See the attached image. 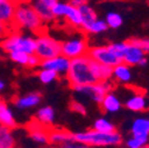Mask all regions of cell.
Instances as JSON below:
<instances>
[{"label":"cell","mask_w":149,"mask_h":148,"mask_svg":"<svg viewBox=\"0 0 149 148\" xmlns=\"http://www.w3.org/2000/svg\"><path fill=\"white\" fill-rule=\"evenodd\" d=\"M91 57L89 54L70 59V66L66 72V80L72 88L94 84L97 82L91 68Z\"/></svg>","instance_id":"1"},{"label":"cell","mask_w":149,"mask_h":148,"mask_svg":"<svg viewBox=\"0 0 149 148\" xmlns=\"http://www.w3.org/2000/svg\"><path fill=\"white\" fill-rule=\"evenodd\" d=\"M43 22L29 1L15 5L12 29L27 30L34 33L43 32Z\"/></svg>","instance_id":"2"},{"label":"cell","mask_w":149,"mask_h":148,"mask_svg":"<svg viewBox=\"0 0 149 148\" xmlns=\"http://www.w3.org/2000/svg\"><path fill=\"white\" fill-rule=\"evenodd\" d=\"M73 140L86 145L88 147H107L120 145L122 142V135L116 131L111 133H102L95 129H90L86 132L74 133Z\"/></svg>","instance_id":"3"},{"label":"cell","mask_w":149,"mask_h":148,"mask_svg":"<svg viewBox=\"0 0 149 148\" xmlns=\"http://www.w3.org/2000/svg\"><path fill=\"white\" fill-rule=\"evenodd\" d=\"M0 46L5 52L12 51H23L29 54L34 53L36 51V39L30 36H24L17 31H11L0 43Z\"/></svg>","instance_id":"4"},{"label":"cell","mask_w":149,"mask_h":148,"mask_svg":"<svg viewBox=\"0 0 149 148\" xmlns=\"http://www.w3.org/2000/svg\"><path fill=\"white\" fill-rule=\"evenodd\" d=\"M34 54L40 61L57 57L62 54V43L43 31L37 34Z\"/></svg>","instance_id":"5"},{"label":"cell","mask_w":149,"mask_h":148,"mask_svg":"<svg viewBox=\"0 0 149 148\" xmlns=\"http://www.w3.org/2000/svg\"><path fill=\"white\" fill-rule=\"evenodd\" d=\"M111 89H113V84H111V82L109 80L96 82L94 84H88V85L73 88L74 91H77V92H79V94L89 97L90 100H92L94 102H96L98 104H101L104 96L108 94V92L111 91Z\"/></svg>","instance_id":"6"},{"label":"cell","mask_w":149,"mask_h":148,"mask_svg":"<svg viewBox=\"0 0 149 148\" xmlns=\"http://www.w3.org/2000/svg\"><path fill=\"white\" fill-rule=\"evenodd\" d=\"M89 51V45L84 36L73 37L62 43V54L69 59L84 56Z\"/></svg>","instance_id":"7"},{"label":"cell","mask_w":149,"mask_h":148,"mask_svg":"<svg viewBox=\"0 0 149 148\" xmlns=\"http://www.w3.org/2000/svg\"><path fill=\"white\" fill-rule=\"evenodd\" d=\"M88 54L94 61H96L101 64L111 66V68H114L115 65L122 63V59L113 51L110 44L109 45H103V46L89 47Z\"/></svg>","instance_id":"8"},{"label":"cell","mask_w":149,"mask_h":148,"mask_svg":"<svg viewBox=\"0 0 149 148\" xmlns=\"http://www.w3.org/2000/svg\"><path fill=\"white\" fill-rule=\"evenodd\" d=\"M52 13L54 18H65V20L74 27H81V13L77 7H73L70 4L57 1L52 6Z\"/></svg>","instance_id":"9"},{"label":"cell","mask_w":149,"mask_h":148,"mask_svg":"<svg viewBox=\"0 0 149 148\" xmlns=\"http://www.w3.org/2000/svg\"><path fill=\"white\" fill-rule=\"evenodd\" d=\"M39 66H42V69H49V70L57 72L58 76L59 75H66L69 66H70V59L64 57L63 54H59L57 57L42 61Z\"/></svg>","instance_id":"10"},{"label":"cell","mask_w":149,"mask_h":148,"mask_svg":"<svg viewBox=\"0 0 149 148\" xmlns=\"http://www.w3.org/2000/svg\"><path fill=\"white\" fill-rule=\"evenodd\" d=\"M29 132H30V136L33 141L42 143V145L49 143V129H46L45 126L40 124L37 120L30 122Z\"/></svg>","instance_id":"11"},{"label":"cell","mask_w":149,"mask_h":148,"mask_svg":"<svg viewBox=\"0 0 149 148\" xmlns=\"http://www.w3.org/2000/svg\"><path fill=\"white\" fill-rule=\"evenodd\" d=\"M128 43V42H127ZM144 51L141 49V47H137V46H134L132 44L127 45V49L124 51V54H123V63L129 65V66H133V65H139L140 61L142 58H144Z\"/></svg>","instance_id":"12"},{"label":"cell","mask_w":149,"mask_h":148,"mask_svg":"<svg viewBox=\"0 0 149 148\" xmlns=\"http://www.w3.org/2000/svg\"><path fill=\"white\" fill-rule=\"evenodd\" d=\"M31 6L34 8L36 13L39 15L43 23H51L54 20V15L52 13V7L47 6L46 4L38 1V0H29Z\"/></svg>","instance_id":"13"},{"label":"cell","mask_w":149,"mask_h":148,"mask_svg":"<svg viewBox=\"0 0 149 148\" xmlns=\"http://www.w3.org/2000/svg\"><path fill=\"white\" fill-rule=\"evenodd\" d=\"M78 10H79L81 19H82L81 29H82L84 32H88L90 25L97 19V14H96L95 10L92 8L91 6H89L88 4H85V5L81 6V7H78Z\"/></svg>","instance_id":"14"},{"label":"cell","mask_w":149,"mask_h":148,"mask_svg":"<svg viewBox=\"0 0 149 148\" xmlns=\"http://www.w3.org/2000/svg\"><path fill=\"white\" fill-rule=\"evenodd\" d=\"M40 101H42V95L39 92H31V94H27L25 96L18 97L17 100H14V104L19 109H30L38 105Z\"/></svg>","instance_id":"15"},{"label":"cell","mask_w":149,"mask_h":148,"mask_svg":"<svg viewBox=\"0 0 149 148\" xmlns=\"http://www.w3.org/2000/svg\"><path fill=\"white\" fill-rule=\"evenodd\" d=\"M0 126H5L7 128H15L17 123L13 116V113L8 108L7 103L0 97Z\"/></svg>","instance_id":"16"},{"label":"cell","mask_w":149,"mask_h":148,"mask_svg":"<svg viewBox=\"0 0 149 148\" xmlns=\"http://www.w3.org/2000/svg\"><path fill=\"white\" fill-rule=\"evenodd\" d=\"M14 10H15V4L12 3L11 0L0 3V22L12 27Z\"/></svg>","instance_id":"17"},{"label":"cell","mask_w":149,"mask_h":148,"mask_svg":"<svg viewBox=\"0 0 149 148\" xmlns=\"http://www.w3.org/2000/svg\"><path fill=\"white\" fill-rule=\"evenodd\" d=\"M91 68H92V72H94L97 82L108 81V80H110L111 77H113V68L111 66L101 64V63L92 59L91 61Z\"/></svg>","instance_id":"18"},{"label":"cell","mask_w":149,"mask_h":148,"mask_svg":"<svg viewBox=\"0 0 149 148\" xmlns=\"http://www.w3.org/2000/svg\"><path fill=\"white\" fill-rule=\"evenodd\" d=\"M73 140V134L65 129H51L49 131V143L61 146L64 142Z\"/></svg>","instance_id":"19"},{"label":"cell","mask_w":149,"mask_h":148,"mask_svg":"<svg viewBox=\"0 0 149 148\" xmlns=\"http://www.w3.org/2000/svg\"><path fill=\"white\" fill-rule=\"evenodd\" d=\"M125 107L132 110V112H143V110L148 108V101L144 95L135 94L127 100Z\"/></svg>","instance_id":"20"},{"label":"cell","mask_w":149,"mask_h":148,"mask_svg":"<svg viewBox=\"0 0 149 148\" xmlns=\"http://www.w3.org/2000/svg\"><path fill=\"white\" fill-rule=\"evenodd\" d=\"M101 107L107 113H116L121 109V101L114 92H108L101 102Z\"/></svg>","instance_id":"21"},{"label":"cell","mask_w":149,"mask_h":148,"mask_svg":"<svg viewBox=\"0 0 149 148\" xmlns=\"http://www.w3.org/2000/svg\"><path fill=\"white\" fill-rule=\"evenodd\" d=\"M113 77L121 83H128L132 80L133 75H132V70H130V66L124 64L123 62L115 65L113 68Z\"/></svg>","instance_id":"22"},{"label":"cell","mask_w":149,"mask_h":148,"mask_svg":"<svg viewBox=\"0 0 149 148\" xmlns=\"http://www.w3.org/2000/svg\"><path fill=\"white\" fill-rule=\"evenodd\" d=\"M36 120L43 126H51L54 122V110L51 107H43L40 108L36 115Z\"/></svg>","instance_id":"23"},{"label":"cell","mask_w":149,"mask_h":148,"mask_svg":"<svg viewBox=\"0 0 149 148\" xmlns=\"http://www.w3.org/2000/svg\"><path fill=\"white\" fill-rule=\"evenodd\" d=\"M15 141L12 135L11 128L0 126V148H14Z\"/></svg>","instance_id":"24"},{"label":"cell","mask_w":149,"mask_h":148,"mask_svg":"<svg viewBox=\"0 0 149 148\" xmlns=\"http://www.w3.org/2000/svg\"><path fill=\"white\" fill-rule=\"evenodd\" d=\"M133 134H146L149 135V119L139 117L132 124Z\"/></svg>","instance_id":"25"},{"label":"cell","mask_w":149,"mask_h":148,"mask_svg":"<svg viewBox=\"0 0 149 148\" xmlns=\"http://www.w3.org/2000/svg\"><path fill=\"white\" fill-rule=\"evenodd\" d=\"M149 135L146 134H133V136L128 139L127 147L128 148H141L144 145H148Z\"/></svg>","instance_id":"26"},{"label":"cell","mask_w":149,"mask_h":148,"mask_svg":"<svg viewBox=\"0 0 149 148\" xmlns=\"http://www.w3.org/2000/svg\"><path fill=\"white\" fill-rule=\"evenodd\" d=\"M95 131H98V132H102V133H111L116 131L115 129V126L113 124V122L109 121L108 119H104V117H101V119H97L94 123V128Z\"/></svg>","instance_id":"27"},{"label":"cell","mask_w":149,"mask_h":148,"mask_svg":"<svg viewBox=\"0 0 149 148\" xmlns=\"http://www.w3.org/2000/svg\"><path fill=\"white\" fill-rule=\"evenodd\" d=\"M104 20H105L109 29H118L123 24L122 15L120 13H116V12H109Z\"/></svg>","instance_id":"28"},{"label":"cell","mask_w":149,"mask_h":148,"mask_svg":"<svg viewBox=\"0 0 149 148\" xmlns=\"http://www.w3.org/2000/svg\"><path fill=\"white\" fill-rule=\"evenodd\" d=\"M38 77H39L42 83L49 84V83H52L53 81H56L58 78V73L52 71V70H49V69H42L38 72Z\"/></svg>","instance_id":"29"},{"label":"cell","mask_w":149,"mask_h":148,"mask_svg":"<svg viewBox=\"0 0 149 148\" xmlns=\"http://www.w3.org/2000/svg\"><path fill=\"white\" fill-rule=\"evenodd\" d=\"M29 57H30V54L26 53V52H23V51H12V52H10V58L13 62L20 64V65H26L27 66Z\"/></svg>","instance_id":"30"},{"label":"cell","mask_w":149,"mask_h":148,"mask_svg":"<svg viewBox=\"0 0 149 148\" xmlns=\"http://www.w3.org/2000/svg\"><path fill=\"white\" fill-rule=\"evenodd\" d=\"M108 29L109 27H108L105 20L104 19H98L97 18V19L90 25L88 32L89 33H102V32H105Z\"/></svg>","instance_id":"31"},{"label":"cell","mask_w":149,"mask_h":148,"mask_svg":"<svg viewBox=\"0 0 149 148\" xmlns=\"http://www.w3.org/2000/svg\"><path fill=\"white\" fill-rule=\"evenodd\" d=\"M70 109L72 110V112L77 113V114H81V115H85L86 114L85 105L79 101H72L71 104H70Z\"/></svg>","instance_id":"32"},{"label":"cell","mask_w":149,"mask_h":148,"mask_svg":"<svg viewBox=\"0 0 149 148\" xmlns=\"http://www.w3.org/2000/svg\"><path fill=\"white\" fill-rule=\"evenodd\" d=\"M59 148H90V147H88L86 145H83L81 142L74 141V140H71V141H68V142H64L63 145H61Z\"/></svg>","instance_id":"33"},{"label":"cell","mask_w":149,"mask_h":148,"mask_svg":"<svg viewBox=\"0 0 149 148\" xmlns=\"http://www.w3.org/2000/svg\"><path fill=\"white\" fill-rule=\"evenodd\" d=\"M40 59L36 56L34 53L30 54V57H29V63H27V66L29 68H36V66H39L40 65Z\"/></svg>","instance_id":"34"},{"label":"cell","mask_w":149,"mask_h":148,"mask_svg":"<svg viewBox=\"0 0 149 148\" xmlns=\"http://www.w3.org/2000/svg\"><path fill=\"white\" fill-rule=\"evenodd\" d=\"M10 29H12V27L0 22V38H4L5 36H7V34L11 32V30H10Z\"/></svg>","instance_id":"35"},{"label":"cell","mask_w":149,"mask_h":148,"mask_svg":"<svg viewBox=\"0 0 149 148\" xmlns=\"http://www.w3.org/2000/svg\"><path fill=\"white\" fill-rule=\"evenodd\" d=\"M70 5H72L73 7H81V6H83V5H85V4H88L86 3V0H70V3H69Z\"/></svg>","instance_id":"36"},{"label":"cell","mask_w":149,"mask_h":148,"mask_svg":"<svg viewBox=\"0 0 149 148\" xmlns=\"http://www.w3.org/2000/svg\"><path fill=\"white\" fill-rule=\"evenodd\" d=\"M141 49L144 52H149V38L141 39Z\"/></svg>","instance_id":"37"},{"label":"cell","mask_w":149,"mask_h":148,"mask_svg":"<svg viewBox=\"0 0 149 148\" xmlns=\"http://www.w3.org/2000/svg\"><path fill=\"white\" fill-rule=\"evenodd\" d=\"M38 1H42V3H44V4H46L47 6H50V7H52L58 1V0H38Z\"/></svg>","instance_id":"38"},{"label":"cell","mask_w":149,"mask_h":148,"mask_svg":"<svg viewBox=\"0 0 149 148\" xmlns=\"http://www.w3.org/2000/svg\"><path fill=\"white\" fill-rule=\"evenodd\" d=\"M147 63H148V61H147V58L144 57V58H142V59L140 61L139 65H140V66H146V65H147Z\"/></svg>","instance_id":"39"},{"label":"cell","mask_w":149,"mask_h":148,"mask_svg":"<svg viewBox=\"0 0 149 148\" xmlns=\"http://www.w3.org/2000/svg\"><path fill=\"white\" fill-rule=\"evenodd\" d=\"M12 3H14L15 5H18V4H20V3H25V1H29V0H11Z\"/></svg>","instance_id":"40"},{"label":"cell","mask_w":149,"mask_h":148,"mask_svg":"<svg viewBox=\"0 0 149 148\" xmlns=\"http://www.w3.org/2000/svg\"><path fill=\"white\" fill-rule=\"evenodd\" d=\"M4 88H5V83H4L1 80H0V91H1Z\"/></svg>","instance_id":"41"},{"label":"cell","mask_w":149,"mask_h":148,"mask_svg":"<svg viewBox=\"0 0 149 148\" xmlns=\"http://www.w3.org/2000/svg\"><path fill=\"white\" fill-rule=\"evenodd\" d=\"M141 148H149V145H144L143 147H141Z\"/></svg>","instance_id":"42"},{"label":"cell","mask_w":149,"mask_h":148,"mask_svg":"<svg viewBox=\"0 0 149 148\" xmlns=\"http://www.w3.org/2000/svg\"><path fill=\"white\" fill-rule=\"evenodd\" d=\"M3 1H7V0H0V3H3Z\"/></svg>","instance_id":"43"}]
</instances>
